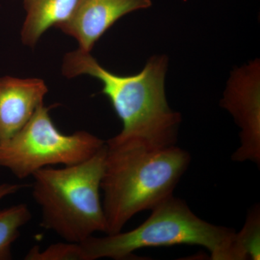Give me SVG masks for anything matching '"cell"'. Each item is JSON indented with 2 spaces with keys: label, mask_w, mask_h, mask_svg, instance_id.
I'll list each match as a JSON object with an SVG mask.
<instances>
[{
  "label": "cell",
  "mask_w": 260,
  "mask_h": 260,
  "mask_svg": "<svg viewBox=\"0 0 260 260\" xmlns=\"http://www.w3.org/2000/svg\"><path fill=\"white\" fill-rule=\"evenodd\" d=\"M101 190L106 234L121 232L135 215L173 196L191 156L177 145L150 148L116 137L106 142Z\"/></svg>",
  "instance_id": "cell-1"
},
{
  "label": "cell",
  "mask_w": 260,
  "mask_h": 260,
  "mask_svg": "<svg viewBox=\"0 0 260 260\" xmlns=\"http://www.w3.org/2000/svg\"><path fill=\"white\" fill-rule=\"evenodd\" d=\"M167 68V56L155 55L138 74L121 76L104 69L90 52L79 49L65 55L63 74L67 78L86 74L100 80L102 93L109 99L122 122V129L116 138L158 148L177 144L181 121L180 114L168 104Z\"/></svg>",
  "instance_id": "cell-2"
},
{
  "label": "cell",
  "mask_w": 260,
  "mask_h": 260,
  "mask_svg": "<svg viewBox=\"0 0 260 260\" xmlns=\"http://www.w3.org/2000/svg\"><path fill=\"white\" fill-rule=\"evenodd\" d=\"M105 154L104 145L79 164L43 168L32 174V196L40 208L41 226L68 242H83L96 232L106 234L100 196Z\"/></svg>",
  "instance_id": "cell-3"
},
{
  "label": "cell",
  "mask_w": 260,
  "mask_h": 260,
  "mask_svg": "<svg viewBox=\"0 0 260 260\" xmlns=\"http://www.w3.org/2000/svg\"><path fill=\"white\" fill-rule=\"evenodd\" d=\"M151 211L133 230L102 237L93 235L80 242L85 260L129 259L143 248L181 244L203 246L213 260H232L234 229L205 221L174 195Z\"/></svg>",
  "instance_id": "cell-4"
},
{
  "label": "cell",
  "mask_w": 260,
  "mask_h": 260,
  "mask_svg": "<svg viewBox=\"0 0 260 260\" xmlns=\"http://www.w3.org/2000/svg\"><path fill=\"white\" fill-rule=\"evenodd\" d=\"M51 108L43 104L18 133L0 140V168L25 179L43 168L79 164L105 145V141L88 132L61 133L51 119Z\"/></svg>",
  "instance_id": "cell-5"
},
{
  "label": "cell",
  "mask_w": 260,
  "mask_h": 260,
  "mask_svg": "<svg viewBox=\"0 0 260 260\" xmlns=\"http://www.w3.org/2000/svg\"><path fill=\"white\" fill-rule=\"evenodd\" d=\"M151 5V0H79L71 18L56 28L74 37L80 49L90 52L119 18Z\"/></svg>",
  "instance_id": "cell-6"
},
{
  "label": "cell",
  "mask_w": 260,
  "mask_h": 260,
  "mask_svg": "<svg viewBox=\"0 0 260 260\" xmlns=\"http://www.w3.org/2000/svg\"><path fill=\"white\" fill-rule=\"evenodd\" d=\"M48 88L42 80L0 78V140L13 136L44 104Z\"/></svg>",
  "instance_id": "cell-7"
},
{
  "label": "cell",
  "mask_w": 260,
  "mask_h": 260,
  "mask_svg": "<svg viewBox=\"0 0 260 260\" xmlns=\"http://www.w3.org/2000/svg\"><path fill=\"white\" fill-rule=\"evenodd\" d=\"M27 11L22 30L24 44L34 47L43 34L51 26L68 21L79 0H23Z\"/></svg>",
  "instance_id": "cell-8"
},
{
  "label": "cell",
  "mask_w": 260,
  "mask_h": 260,
  "mask_svg": "<svg viewBox=\"0 0 260 260\" xmlns=\"http://www.w3.org/2000/svg\"><path fill=\"white\" fill-rule=\"evenodd\" d=\"M31 218V212L23 203L0 210V260L12 259V246Z\"/></svg>",
  "instance_id": "cell-9"
},
{
  "label": "cell",
  "mask_w": 260,
  "mask_h": 260,
  "mask_svg": "<svg viewBox=\"0 0 260 260\" xmlns=\"http://www.w3.org/2000/svg\"><path fill=\"white\" fill-rule=\"evenodd\" d=\"M260 259L259 205L247 214L242 230L236 232L232 244V260Z\"/></svg>",
  "instance_id": "cell-10"
},
{
  "label": "cell",
  "mask_w": 260,
  "mask_h": 260,
  "mask_svg": "<svg viewBox=\"0 0 260 260\" xmlns=\"http://www.w3.org/2000/svg\"><path fill=\"white\" fill-rule=\"evenodd\" d=\"M25 260H85L80 243L60 242L51 244L44 250L34 246L25 254Z\"/></svg>",
  "instance_id": "cell-11"
},
{
  "label": "cell",
  "mask_w": 260,
  "mask_h": 260,
  "mask_svg": "<svg viewBox=\"0 0 260 260\" xmlns=\"http://www.w3.org/2000/svg\"><path fill=\"white\" fill-rule=\"evenodd\" d=\"M24 186H25L23 184H10V183L0 184V202L6 197L14 194L21 190Z\"/></svg>",
  "instance_id": "cell-12"
}]
</instances>
